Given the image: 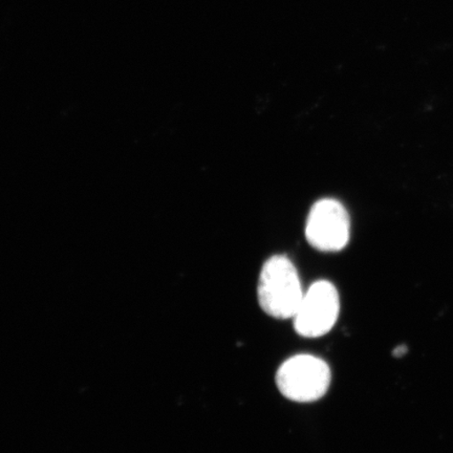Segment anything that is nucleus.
Here are the masks:
<instances>
[{
    "instance_id": "obj_1",
    "label": "nucleus",
    "mask_w": 453,
    "mask_h": 453,
    "mask_svg": "<svg viewBox=\"0 0 453 453\" xmlns=\"http://www.w3.org/2000/svg\"><path fill=\"white\" fill-rule=\"evenodd\" d=\"M303 296L298 272L290 259L275 255L265 262L257 287L258 303L265 313L277 319H293Z\"/></svg>"
},
{
    "instance_id": "obj_2",
    "label": "nucleus",
    "mask_w": 453,
    "mask_h": 453,
    "mask_svg": "<svg viewBox=\"0 0 453 453\" xmlns=\"http://www.w3.org/2000/svg\"><path fill=\"white\" fill-rule=\"evenodd\" d=\"M330 367L319 357L297 355L283 362L276 375L280 392L300 403L319 400L330 388Z\"/></svg>"
},
{
    "instance_id": "obj_3",
    "label": "nucleus",
    "mask_w": 453,
    "mask_h": 453,
    "mask_svg": "<svg viewBox=\"0 0 453 453\" xmlns=\"http://www.w3.org/2000/svg\"><path fill=\"white\" fill-rule=\"evenodd\" d=\"M340 313L337 288L330 281L319 280L304 292L302 303L293 317L298 335L317 338L326 335L336 325Z\"/></svg>"
},
{
    "instance_id": "obj_4",
    "label": "nucleus",
    "mask_w": 453,
    "mask_h": 453,
    "mask_svg": "<svg viewBox=\"0 0 453 453\" xmlns=\"http://www.w3.org/2000/svg\"><path fill=\"white\" fill-rule=\"evenodd\" d=\"M349 232V217L342 203L325 198L311 207L305 226V236L310 245L317 250H342L348 245Z\"/></svg>"
}]
</instances>
